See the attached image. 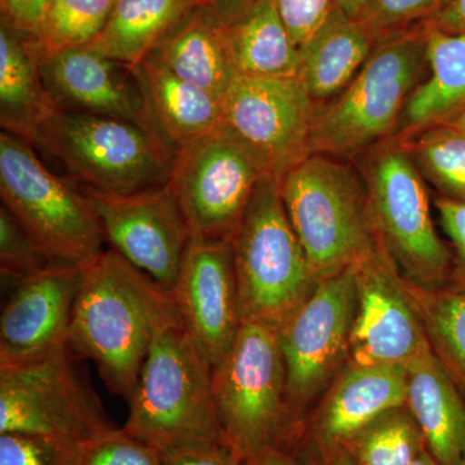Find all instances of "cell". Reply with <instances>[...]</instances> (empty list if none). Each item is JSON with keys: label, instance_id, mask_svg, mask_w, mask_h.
Instances as JSON below:
<instances>
[{"label": "cell", "instance_id": "cell-44", "mask_svg": "<svg viewBox=\"0 0 465 465\" xmlns=\"http://www.w3.org/2000/svg\"><path fill=\"white\" fill-rule=\"evenodd\" d=\"M336 3L347 16L362 20L371 0H336Z\"/></svg>", "mask_w": 465, "mask_h": 465}, {"label": "cell", "instance_id": "cell-18", "mask_svg": "<svg viewBox=\"0 0 465 465\" xmlns=\"http://www.w3.org/2000/svg\"><path fill=\"white\" fill-rule=\"evenodd\" d=\"M38 57L43 82L58 109L122 119L154 133L142 90L127 66L88 47L38 52Z\"/></svg>", "mask_w": 465, "mask_h": 465}, {"label": "cell", "instance_id": "cell-16", "mask_svg": "<svg viewBox=\"0 0 465 465\" xmlns=\"http://www.w3.org/2000/svg\"><path fill=\"white\" fill-rule=\"evenodd\" d=\"M173 298L215 369L228 356L243 323L231 241L192 240Z\"/></svg>", "mask_w": 465, "mask_h": 465}, {"label": "cell", "instance_id": "cell-28", "mask_svg": "<svg viewBox=\"0 0 465 465\" xmlns=\"http://www.w3.org/2000/svg\"><path fill=\"white\" fill-rule=\"evenodd\" d=\"M409 286L434 353L465 396V290Z\"/></svg>", "mask_w": 465, "mask_h": 465}, {"label": "cell", "instance_id": "cell-35", "mask_svg": "<svg viewBox=\"0 0 465 465\" xmlns=\"http://www.w3.org/2000/svg\"><path fill=\"white\" fill-rule=\"evenodd\" d=\"M78 465H163V460L157 449L115 427L82 449Z\"/></svg>", "mask_w": 465, "mask_h": 465}, {"label": "cell", "instance_id": "cell-47", "mask_svg": "<svg viewBox=\"0 0 465 465\" xmlns=\"http://www.w3.org/2000/svg\"><path fill=\"white\" fill-rule=\"evenodd\" d=\"M463 465H465V452H464Z\"/></svg>", "mask_w": 465, "mask_h": 465}, {"label": "cell", "instance_id": "cell-43", "mask_svg": "<svg viewBox=\"0 0 465 465\" xmlns=\"http://www.w3.org/2000/svg\"><path fill=\"white\" fill-rule=\"evenodd\" d=\"M321 464L320 465H357L347 450L341 445L331 446L320 450Z\"/></svg>", "mask_w": 465, "mask_h": 465}, {"label": "cell", "instance_id": "cell-3", "mask_svg": "<svg viewBox=\"0 0 465 465\" xmlns=\"http://www.w3.org/2000/svg\"><path fill=\"white\" fill-rule=\"evenodd\" d=\"M280 189L318 281L356 265L381 242L365 180L348 161L313 153L281 177Z\"/></svg>", "mask_w": 465, "mask_h": 465}, {"label": "cell", "instance_id": "cell-8", "mask_svg": "<svg viewBox=\"0 0 465 465\" xmlns=\"http://www.w3.org/2000/svg\"><path fill=\"white\" fill-rule=\"evenodd\" d=\"M213 382L223 440L240 461L284 445L286 371L277 326L243 321Z\"/></svg>", "mask_w": 465, "mask_h": 465}, {"label": "cell", "instance_id": "cell-11", "mask_svg": "<svg viewBox=\"0 0 465 465\" xmlns=\"http://www.w3.org/2000/svg\"><path fill=\"white\" fill-rule=\"evenodd\" d=\"M317 104L299 78L234 74L222 99L220 130L265 174L281 179L312 152Z\"/></svg>", "mask_w": 465, "mask_h": 465}, {"label": "cell", "instance_id": "cell-19", "mask_svg": "<svg viewBox=\"0 0 465 465\" xmlns=\"http://www.w3.org/2000/svg\"><path fill=\"white\" fill-rule=\"evenodd\" d=\"M406 367L351 363L312 423V442L320 450L341 445L379 416L406 406Z\"/></svg>", "mask_w": 465, "mask_h": 465}, {"label": "cell", "instance_id": "cell-29", "mask_svg": "<svg viewBox=\"0 0 465 465\" xmlns=\"http://www.w3.org/2000/svg\"><path fill=\"white\" fill-rule=\"evenodd\" d=\"M341 446L357 465H412L427 450L407 406L379 416Z\"/></svg>", "mask_w": 465, "mask_h": 465}, {"label": "cell", "instance_id": "cell-31", "mask_svg": "<svg viewBox=\"0 0 465 465\" xmlns=\"http://www.w3.org/2000/svg\"><path fill=\"white\" fill-rule=\"evenodd\" d=\"M115 0H45L41 25L34 36L39 54L85 47L103 32Z\"/></svg>", "mask_w": 465, "mask_h": 465}, {"label": "cell", "instance_id": "cell-1", "mask_svg": "<svg viewBox=\"0 0 465 465\" xmlns=\"http://www.w3.org/2000/svg\"><path fill=\"white\" fill-rule=\"evenodd\" d=\"M176 309L149 275L109 249L85 266L67 347L87 358L116 396L130 401L158 327Z\"/></svg>", "mask_w": 465, "mask_h": 465}, {"label": "cell", "instance_id": "cell-5", "mask_svg": "<svg viewBox=\"0 0 465 465\" xmlns=\"http://www.w3.org/2000/svg\"><path fill=\"white\" fill-rule=\"evenodd\" d=\"M231 243L242 318L280 327L318 282L284 210L280 179L260 182Z\"/></svg>", "mask_w": 465, "mask_h": 465}, {"label": "cell", "instance_id": "cell-32", "mask_svg": "<svg viewBox=\"0 0 465 465\" xmlns=\"http://www.w3.org/2000/svg\"><path fill=\"white\" fill-rule=\"evenodd\" d=\"M5 206L0 207V271L3 281L17 284L57 266Z\"/></svg>", "mask_w": 465, "mask_h": 465}, {"label": "cell", "instance_id": "cell-15", "mask_svg": "<svg viewBox=\"0 0 465 465\" xmlns=\"http://www.w3.org/2000/svg\"><path fill=\"white\" fill-rule=\"evenodd\" d=\"M357 305L351 363L407 367L432 351L423 318L382 242L354 265Z\"/></svg>", "mask_w": 465, "mask_h": 465}, {"label": "cell", "instance_id": "cell-36", "mask_svg": "<svg viewBox=\"0 0 465 465\" xmlns=\"http://www.w3.org/2000/svg\"><path fill=\"white\" fill-rule=\"evenodd\" d=\"M291 41L304 48L338 9L336 0H274Z\"/></svg>", "mask_w": 465, "mask_h": 465}, {"label": "cell", "instance_id": "cell-38", "mask_svg": "<svg viewBox=\"0 0 465 465\" xmlns=\"http://www.w3.org/2000/svg\"><path fill=\"white\" fill-rule=\"evenodd\" d=\"M163 465H242L223 442L195 443L162 451Z\"/></svg>", "mask_w": 465, "mask_h": 465}, {"label": "cell", "instance_id": "cell-2", "mask_svg": "<svg viewBox=\"0 0 465 465\" xmlns=\"http://www.w3.org/2000/svg\"><path fill=\"white\" fill-rule=\"evenodd\" d=\"M213 374V365L176 305L150 345L136 390L127 402L124 430L159 452L195 443H224Z\"/></svg>", "mask_w": 465, "mask_h": 465}, {"label": "cell", "instance_id": "cell-6", "mask_svg": "<svg viewBox=\"0 0 465 465\" xmlns=\"http://www.w3.org/2000/svg\"><path fill=\"white\" fill-rule=\"evenodd\" d=\"M32 145L58 159L84 186L115 194L163 185L176 155L158 134L133 122L60 109Z\"/></svg>", "mask_w": 465, "mask_h": 465}, {"label": "cell", "instance_id": "cell-46", "mask_svg": "<svg viewBox=\"0 0 465 465\" xmlns=\"http://www.w3.org/2000/svg\"><path fill=\"white\" fill-rule=\"evenodd\" d=\"M412 465H440L432 457H430V452L427 450H424L421 452L420 457L416 459L415 463Z\"/></svg>", "mask_w": 465, "mask_h": 465}, {"label": "cell", "instance_id": "cell-10", "mask_svg": "<svg viewBox=\"0 0 465 465\" xmlns=\"http://www.w3.org/2000/svg\"><path fill=\"white\" fill-rule=\"evenodd\" d=\"M114 428L67 345L0 363V433L41 434L85 446Z\"/></svg>", "mask_w": 465, "mask_h": 465}, {"label": "cell", "instance_id": "cell-33", "mask_svg": "<svg viewBox=\"0 0 465 465\" xmlns=\"http://www.w3.org/2000/svg\"><path fill=\"white\" fill-rule=\"evenodd\" d=\"M84 448L41 434L0 433V465H78Z\"/></svg>", "mask_w": 465, "mask_h": 465}, {"label": "cell", "instance_id": "cell-34", "mask_svg": "<svg viewBox=\"0 0 465 465\" xmlns=\"http://www.w3.org/2000/svg\"><path fill=\"white\" fill-rule=\"evenodd\" d=\"M448 0H371L363 23L376 42L428 23Z\"/></svg>", "mask_w": 465, "mask_h": 465}, {"label": "cell", "instance_id": "cell-13", "mask_svg": "<svg viewBox=\"0 0 465 465\" xmlns=\"http://www.w3.org/2000/svg\"><path fill=\"white\" fill-rule=\"evenodd\" d=\"M264 171L220 128L180 149L168 177L192 240L232 241Z\"/></svg>", "mask_w": 465, "mask_h": 465}, {"label": "cell", "instance_id": "cell-41", "mask_svg": "<svg viewBox=\"0 0 465 465\" xmlns=\"http://www.w3.org/2000/svg\"><path fill=\"white\" fill-rule=\"evenodd\" d=\"M258 0H207L206 8L223 27L231 25Z\"/></svg>", "mask_w": 465, "mask_h": 465}, {"label": "cell", "instance_id": "cell-14", "mask_svg": "<svg viewBox=\"0 0 465 465\" xmlns=\"http://www.w3.org/2000/svg\"><path fill=\"white\" fill-rule=\"evenodd\" d=\"M110 249L173 295L192 241L182 208L166 183L115 194L84 186Z\"/></svg>", "mask_w": 465, "mask_h": 465}, {"label": "cell", "instance_id": "cell-9", "mask_svg": "<svg viewBox=\"0 0 465 465\" xmlns=\"http://www.w3.org/2000/svg\"><path fill=\"white\" fill-rule=\"evenodd\" d=\"M361 174L379 237L410 282L445 287L454 256L434 226L423 174L400 140L391 137L369 150Z\"/></svg>", "mask_w": 465, "mask_h": 465}, {"label": "cell", "instance_id": "cell-20", "mask_svg": "<svg viewBox=\"0 0 465 465\" xmlns=\"http://www.w3.org/2000/svg\"><path fill=\"white\" fill-rule=\"evenodd\" d=\"M130 70L153 130L174 153L220 127L222 100L210 92L183 81L150 56Z\"/></svg>", "mask_w": 465, "mask_h": 465}, {"label": "cell", "instance_id": "cell-30", "mask_svg": "<svg viewBox=\"0 0 465 465\" xmlns=\"http://www.w3.org/2000/svg\"><path fill=\"white\" fill-rule=\"evenodd\" d=\"M396 139L440 197L465 202V134L436 124Z\"/></svg>", "mask_w": 465, "mask_h": 465}, {"label": "cell", "instance_id": "cell-45", "mask_svg": "<svg viewBox=\"0 0 465 465\" xmlns=\"http://www.w3.org/2000/svg\"><path fill=\"white\" fill-rule=\"evenodd\" d=\"M440 124L451 125V127L457 128L460 133L465 134V109L461 110L459 114L452 116V118L449 119L445 124Z\"/></svg>", "mask_w": 465, "mask_h": 465}, {"label": "cell", "instance_id": "cell-24", "mask_svg": "<svg viewBox=\"0 0 465 465\" xmlns=\"http://www.w3.org/2000/svg\"><path fill=\"white\" fill-rule=\"evenodd\" d=\"M424 26L430 74L410 94L393 137L445 124L465 109V34Z\"/></svg>", "mask_w": 465, "mask_h": 465}, {"label": "cell", "instance_id": "cell-23", "mask_svg": "<svg viewBox=\"0 0 465 465\" xmlns=\"http://www.w3.org/2000/svg\"><path fill=\"white\" fill-rule=\"evenodd\" d=\"M376 43L362 20L347 16L341 8L333 12L326 25L300 50L299 79L317 106L348 87Z\"/></svg>", "mask_w": 465, "mask_h": 465}, {"label": "cell", "instance_id": "cell-21", "mask_svg": "<svg viewBox=\"0 0 465 465\" xmlns=\"http://www.w3.org/2000/svg\"><path fill=\"white\" fill-rule=\"evenodd\" d=\"M407 370L406 406L423 434L425 449L440 465H463L465 401L434 351Z\"/></svg>", "mask_w": 465, "mask_h": 465}, {"label": "cell", "instance_id": "cell-42", "mask_svg": "<svg viewBox=\"0 0 465 465\" xmlns=\"http://www.w3.org/2000/svg\"><path fill=\"white\" fill-rule=\"evenodd\" d=\"M242 465H309L304 460L293 455L282 446H272L252 455L246 460L241 461Z\"/></svg>", "mask_w": 465, "mask_h": 465}, {"label": "cell", "instance_id": "cell-26", "mask_svg": "<svg viewBox=\"0 0 465 465\" xmlns=\"http://www.w3.org/2000/svg\"><path fill=\"white\" fill-rule=\"evenodd\" d=\"M206 5L207 0H115L108 24L85 47L130 69L183 18Z\"/></svg>", "mask_w": 465, "mask_h": 465}, {"label": "cell", "instance_id": "cell-37", "mask_svg": "<svg viewBox=\"0 0 465 465\" xmlns=\"http://www.w3.org/2000/svg\"><path fill=\"white\" fill-rule=\"evenodd\" d=\"M440 224L452 243V269L446 286L465 290V202L439 197L434 200Z\"/></svg>", "mask_w": 465, "mask_h": 465}, {"label": "cell", "instance_id": "cell-4", "mask_svg": "<svg viewBox=\"0 0 465 465\" xmlns=\"http://www.w3.org/2000/svg\"><path fill=\"white\" fill-rule=\"evenodd\" d=\"M427 66L424 24L376 43L348 87L317 106L312 152L351 161L393 137Z\"/></svg>", "mask_w": 465, "mask_h": 465}, {"label": "cell", "instance_id": "cell-27", "mask_svg": "<svg viewBox=\"0 0 465 465\" xmlns=\"http://www.w3.org/2000/svg\"><path fill=\"white\" fill-rule=\"evenodd\" d=\"M223 29L235 74L299 78L300 52L291 41L274 0H258Z\"/></svg>", "mask_w": 465, "mask_h": 465}, {"label": "cell", "instance_id": "cell-40", "mask_svg": "<svg viewBox=\"0 0 465 465\" xmlns=\"http://www.w3.org/2000/svg\"><path fill=\"white\" fill-rule=\"evenodd\" d=\"M450 34H465V0H448L428 23Z\"/></svg>", "mask_w": 465, "mask_h": 465}, {"label": "cell", "instance_id": "cell-12", "mask_svg": "<svg viewBox=\"0 0 465 465\" xmlns=\"http://www.w3.org/2000/svg\"><path fill=\"white\" fill-rule=\"evenodd\" d=\"M356 305L353 265L318 281L278 327L286 371V442L300 411L347 356Z\"/></svg>", "mask_w": 465, "mask_h": 465}, {"label": "cell", "instance_id": "cell-7", "mask_svg": "<svg viewBox=\"0 0 465 465\" xmlns=\"http://www.w3.org/2000/svg\"><path fill=\"white\" fill-rule=\"evenodd\" d=\"M2 204L58 265L87 266L104 252L103 225L84 191L51 173L32 143L0 134Z\"/></svg>", "mask_w": 465, "mask_h": 465}, {"label": "cell", "instance_id": "cell-25", "mask_svg": "<svg viewBox=\"0 0 465 465\" xmlns=\"http://www.w3.org/2000/svg\"><path fill=\"white\" fill-rule=\"evenodd\" d=\"M148 56L220 100L235 74L226 48L224 29L206 5L195 9L177 24Z\"/></svg>", "mask_w": 465, "mask_h": 465}, {"label": "cell", "instance_id": "cell-39", "mask_svg": "<svg viewBox=\"0 0 465 465\" xmlns=\"http://www.w3.org/2000/svg\"><path fill=\"white\" fill-rule=\"evenodd\" d=\"M45 5V0H2V20L34 38L41 25Z\"/></svg>", "mask_w": 465, "mask_h": 465}, {"label": "cell", "instance_id": "cell-22", "mask_svg": "<svg viewBox=\"0 0 465 465\" xmlns=\"http://www.w3.org/2000/svg\"><path fill=\"white\" fill-rule=\"evenodd\" d=\"M58 110L45 88L32 36L2 20L0 26V124L33 143L39 128Z\"/></svg>", "mask_w": 465, "mask_h": 465}, {"label": "cell", "instance_id": "cell-17", "mask_svg": "<svg viewBox=\"0 0 465 465\" xmlns=\"http://www.w3.org/2000/svg\"><path fill=\"white\" fill-rule=\"evenodd\" d=\"M85 266H52L15 284L0 316V363L67 345Z\"/></svg>", "mask_w": 465, "mask_h": 465}]
</instances>
